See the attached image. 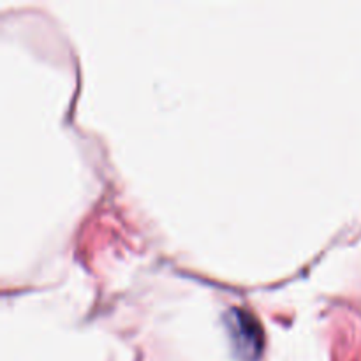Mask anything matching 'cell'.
<instances>
[{
	"label": "cell",
	"mask_w": 361,
	"mask_h": 361,
	"mask_svg": "<svg viewBox=\"0 0 361 361\" xmlns=\"http://www.w3.org/2000/svg\"><path fill=\"white\" fill-rule=\"evenodd\" d=\"M229 335L235 351L243 361H256L263 351V331L257 321L242 309H233L228 316Z\"/></svg>",
	"instance_id": "6da1fadb"
}]
</instances>
